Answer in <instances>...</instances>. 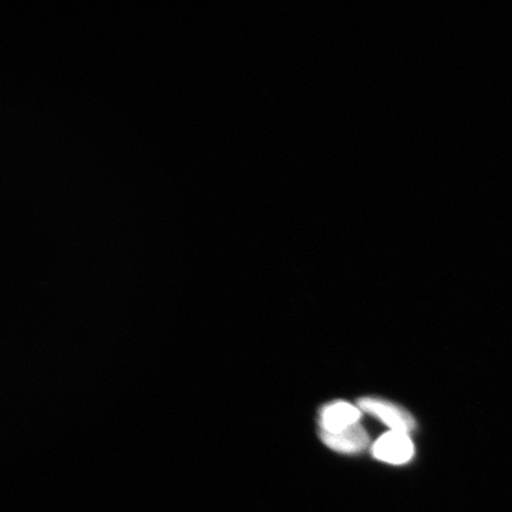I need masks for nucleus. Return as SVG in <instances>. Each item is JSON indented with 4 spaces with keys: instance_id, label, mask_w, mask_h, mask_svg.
Masks as SVG:
<instances>
[{
    "instance_id": "obj_1",
    "label": "nucleus",
    "mask_w": 512,
    "mask_h": 512,
    "mask_svg": "<svg viewBox=\"0 0 512 512\" xmlns=\"http://www.w3.org/2000/svg\"><path fill=\"white\" fill-rule=\"evenodd\" d=\"M358 407L362 411L376 416L390 430L399 433H411L416 424L413 416L405 409L394 405V403L375 398H363L358 401Z\"/></svg>"
},
{
    "instance_id": "obj_2",
    "label": "nucleus",
    "mask_w": 512,
    "mask_h": 512,
    "mask_svg": "<svg viewBox=\"0 0 512 512\" xmlns=\"http://www.w3.org/2000/svg\"><path fill=\"white\" fill-rule=\"evenodd\" d=\"M373 454L381 462L401 465L412 459L414 446L408 434L390 431L376 441Z\"/></svg>"
},
{
    "instance_id": "obj_3",
    "label": "nucleus",
    "mask_w": 512,
    "mask_h": 512,
    "mask_svg": "<svg viewBox=\"0 0 512 512\" xmlns=\"http://www.w3.org/2000/svg\"><path fill=\"white\" fill-rule=\"evenodd\" d=\"M361 418L360 409L348 402H336L326 406L320 414L322 432L337 434L358 424Z\"/></svg>"
},
{
    "instance_id": "obj_4",
    "label": "nucleus",
    "mask_w": 512,
    "mask_h": 512,
    "mask_svg": "<svg viewBox=\"0 0 512 512\" xmlns=\"http://www.w3.org/2000/svg\"><path fill=\"white\" fill-rule=\"evenodd\" d=\"M320 437L331 450L341 453L362 452L369 445V435L360 424L352 425L337 434L322 432Z\"/></svg>"
}]
</instances>
